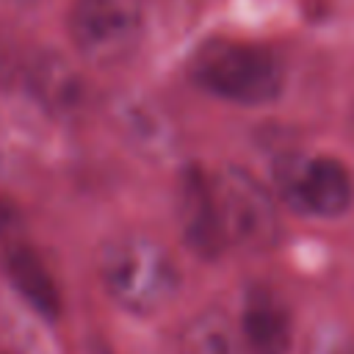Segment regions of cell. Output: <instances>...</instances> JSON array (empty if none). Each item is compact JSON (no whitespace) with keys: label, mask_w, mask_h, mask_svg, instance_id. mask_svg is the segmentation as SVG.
<instances>
[{"label":"cell","mask_w":354,"mask_h":354,"mask_svg":"<svg viewBox=\"0 0 354 354\" xmlns=\"http://www.w3.org/2000/svg\"><path fill=\"white\" fill-rule=\"evenodd\" d=\"M97 271L108 299L130 315H155L180 290V268L171 252L144 232L111 238L100 252Z\"/></svg>","instance_id":"1"},{"label":"cell","mask_w":354,"mask_h":354,"mask_svg":"<svg viewBox=\"0 0 354 354\" xmlns=\"http://www.w3.org/2000/svg\"><path fill=\"white\" fill-rule=\"evenodd\" d=\"M194 83L232 105H266L282 94V58L254 41H207L191 61Z\"/></svg>","instance_id":"2"},{"label":"cell","mask_w":354,"mask_h":354,"mask_svg":"<svg viewBox=\"0 0 354 354\" xmlns=\"http://www.w3.org/2000/svg\"><path fill=\"white\" fill-rule=\"evenodd\" d=\"M144 0H72L66 30L77 55L94 66L124 64L144 39Z\"/></svg>","instance_id":"3"},{"label":"cell","mask_w":354,"mask_h":354,"mask_svg":"<svg viewBox=\"0 0 354 354\" xmlns=\"http://www.w3.org/2000/svg\"><path fill=\"white\" fill-rule=\"evenodd\" d=\"M210 180L227 246L246 252L271 249L282 232L274 194L241 166H224Z\"/></svg>","instance_id":"4"},{"label":"cell","mask_w":354,"mask_h":354,"mask_svg":"<svg viewBox=\"0 0 354 354\" xmlns=\"http://www.w3.org/2000/svg\"><path fill=\"white\" fill-rule=\"evenodd\" d=\"M279 199L310 218H337L354 205V177L332 155H285L274 169Z\"/></svg>","instance_id":"5"},{"label":"cell","mask_w":354,"mask_h":354,"mask_svg":"<svg viewBox=\"0 0 354 354\" xmlns=\"http://www.w3.org/2000/svg\"><path fill=\"white\" fill-rule=\"evenodd\" d=\"M177 216H180L183 238L194 254H199V257L221 254V249L227 246V238H224L221 218H218L213 180L196 166H188L180 174Z\"/></svg>","instance_id":"6"},{"label":"cell","mask_w":354,"mask_h":354,"mask_svg":"<svg viewBox=\"0 0 354 354\" xmlns=\"http://www.w3.org/2000/svg\"><path fill=\"white\" fill-rule=\"evenodd\" d=\"M290 310L268 285H252L241 304V335L249 354H288L290 348Z\"/></svg>","instance_id":"7"},{"label":"cell","mask_w":354,"mask_h":354,"mask_svg":"<svg viewBox=\"0 0 354 354\" xmlns=\"http://www.w3.org/2000/svg\"><path fill=\"white\" fill-rule=\"evenodd\" d=\"M113 122L119 136L141 155L166 158V152L174 147V127L152 100L122 97L113 105Z\"/></svg>","instance_id":"8"},{"label":"cell","mask_w":354,"mask_h":354,"mask_svg":"<svg viewBox=\"0 0 354 354\" xmlns=\"http://www.w3.org/2000/svg\"><path fill=\"white\" fill-rule=\"evenodd\" d=\"M6 274L14 290L44 318H58L61 313V290L55 285V277L50 274L41 254L25 243H17L6 252Z\"/></svg>","instance_id":"9"},{"label":"cell","mask_w":354,"mask_h":354,"mask_svg":"<svg viewBox=\"0 0 354 354\" xmlns=\"http://www.w3.org/2000/svg\"><path fill=\"white\" fill-rule=\"evenodd\" d=\"M28 80H30V91L47 111L69 116L83 108V97H86L83 80L66 58L55 53L39 55L28 69Z\"/></svg>","instance_id":"10"},{"label":"cell","mask_w":354,"mask_h":354,"mask_svg":"<svg viewBox=\"0 0 354 354\" xmlns=\"http://www.w3.org/2000/svg\"><path fill=\"white\" fill-rule=\"evenodd\" d=\"M177 354H238V337L230 318L218 310L194 315L180 329Z\"/></svg>","instance_id":"11"},{"label":"cell","mask_w":354,"mask_h":354,"mask_svg":"<svg viewBox=\"0 0 354 354\" xmlns=\"http://www.w3.org/2000/svg\"><path fill=\"white\" fill-rule=\"evenodd\" d=\"M310 354H354V340L343 329L326 326L313 337Z\"/></svg>","instance_id":"12"},{"label":"cell","mask_w":354,"mask_h":354,"mask_svg":"<svg viewBox=\"0 0 354 354\" xmlns=\"http://www.w3.org/2000/svg\"><path fill=\"white\" fill-rule=\"evenodd\" d=\"M11 224H14V210H11V205H6V202L0 199V235L8 232Z\"/></svg>","instance_id":"13"},{"label":"cell","mask_w":354,"mask_h":354,"mask_svg":"<svg viewBox=\"0 0 354 354\" xmlns=\"http://www.w3.org/2000/svg\"><path fill=\"white\" fill-rule=\"evenodd\" d=\"M348 136H351V144H354V102H351V113H348Z\"/></svg>","instance_id":"14"}]
</instances>
